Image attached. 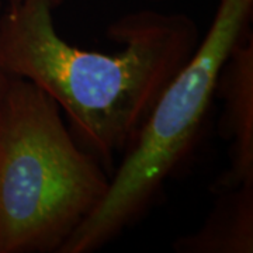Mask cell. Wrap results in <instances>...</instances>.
I'll return each mask as SVG.
<instances>
[{
	"label": "cell",
	"instance_id": "1",
	"mask_svg": "<svg viewBox=\"0 0 253 253\" xmlns=\"http://www.w3.org/2000/svg\"><path fill=\"white\" fill-rule=\"evenodd\" d=\"M51 0H18L0 16V73L27 79L56 101L76 141L109 165L124 154L158 97L199 45L181 13L132 11L110 24L117 54L86 51L56 31Z\"/></svg>",
	"mask_w": 253,
	"mask_h": 253
},
{
	"label": "cell",
	"instance_id": "2",
	"mask_svg": "<svg viewBox=\"0 0 253 253\" xmlns=\"http://www.w3.org/2000/svg\"><path fill=\"white\" fill-rule=\"evenodd\" d=\"M51 96L0 79V253H59L109 189Z\"/></svg>",
	"mask_w": 253,
	"mask_h": 253
},
{
	"label": "cell",
	"instance_id": "3",
	"mask_svg": "<svg viewBox=\"0 0 253 253\" xmlns=\"http://www.w3.org/2000/svg\"><path fill=\"white\" fill-rule=\"evenodd\" d=\"M253 0H221L190 59L158 97L110 177L109 189L59 253H90L139 217L191 152L206 121L221 69L245 37Z\"/></svg>",
	"mask_w": 253,
	"mask_h": 253
},
{
	"label": "cell",
	"instance_id": "4",
	"mask_svg": "<svg viewBox=\"0 0 253 253\" xmlns=\"http://www.w3.org/2000/svg\"><path fill=\"white\" fill-rule=\"evenodd\" d=\"M224 99L226 139L229 141V169L217 186L228 190L253 181V40L245 36L224 63L217 83Z\"/></svg>",
	"mask_w": 253,
	"mask_h": 253
},
{
	"label": "cell",
	"instance_id": "5",
	"mask_svg": "<svg viewBox=\"0 0 253 253\" xmlns=\"http://www.w3.org/2000/svg\"><path fill=\"white\" fill-rule=\"evenodd\" d=\"M179 253H252L253 181L222 190V199L206 222L190 235L177 238Z\"/></svg>",
	"mask_w": 253,
	"mask_h": 253
},
{
	"label": "cell",
	"instance_id": "6",
	"mask_svg": "<svg viewBox=\"0 0 253 253\" xmlns=\"http://www.w3.org/2000/svg\"><path fill=\"white\" fill-rule=\"evenodd\" d=\"M13 1H18V0H0V9H1L4 4H9V3H13ZM51 1H52V4H54L55 7H56V6H58V4H59L62 0H51Z\"/></svg>",
	"mask_w": 253,
	"mask_h": 253
},
{
	"label": "cell",
	"instance_id": "7",
	"mask_svg": "<svg viewBox=\"0 0 253 253\" xmlns=\"http://www.w3.org/2000/svg\"><path fill=\"white\" fill-rule=\"evenodd\" d=\"M0 79H1V73H0Z\"/></svg>",
	"mask_w": 253,
	"mask_h": 253
},
{
	"label": "cell",
	"instance_id": "8",
	"mask_svg": "<svg viewBox=\"0 0 253 253\" xmlns=\"http://www.w3.org/2000/svg\"><path fill=\"white\" fill-rule=\"evenodd\" d=\"M155 1H161V0H155Z\"/></svg>",
	"mask_w": 253,
	"mask_h": 253
}]
</instances>
